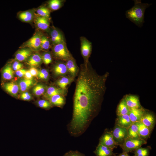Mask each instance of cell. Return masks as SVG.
I'll list each match as a JSON object with an SVG mask.
<instances>
[{
	"label": "cell",
	"mask_w": 156,
	"mask_h": 156,
	"mask_svg": "<svg viewBox=\"0 0 156 156\" xmlns=\"http://www.w3.org/2000/svg\"><path fill=\"white\" fill-rule=\"evenodd\" d=\"M109 73L100 75L89 62L81 65L77 79L73 98L72 119L67 125L71 136L83 134L101 108Z\"/></svg>",
	"instance_id": "obj_1"
},
{
	"label": "cell",
	"mask_w": 156,
	"mask_h": 156,
	"mask_svg": "<svg viewBox=\"0 0 156 156\" xmlns=\"http://www.w3.org/2000/svg\"><path fill=\"white\" fill-rule=\"evenodd\" d=\"M134 5L126 11L127 18L139 27H141L144 23V14L146 9L152 4L143 3L140 0H135Z\"/></svg>",
	"instance_id": "obj_2"
},
{
	"label": "cell",
	"mask_w": 156,
	"mask_h": 156,
	"mask_svg": "<svg viewBox=\"0 0 156 156\" xmlns=\"http://www.w3.org/2000/svg\"><path fill=\"white\" fill-rule=\"evenodd\" d=\"M146 143V142L145 140L128 137L120 146L122 149L123 152L127 153L135 150Z\"/></svg>",
	"instance_id": "obj_3"
},
{
	"label": "cell",
	"mask_w": 156,
	"mask_h": 156,
	"mask_svg": "<svg viewBox=\"0 0 156 156\" xmlns=\"http://www.w3.org/2000/svg\"><path fill=\"white\" fill-rule=\"evenodd\" d=\"M52 51L54 56L61 61H66L73 57L65 42L54 45Z\"/></svg>",
	"instance_id": "obj_4"
},
{
	"label": "cell",
	"mask_w": 156,
	"mask_h": 156,
	"mask_svg": "<svg viewBox=\"0 0 156 156\" xmlns=\"http://www.w3.org/2000/svg\"><path fill=\"white\" fill-rule=\"evenodd\" d=\"M112 133L115 141L118 145L122 144L128 137L127 129L116 125Z\"/></svg>",
	"instance_id": "obj_5"
},
{
	"label": "cell",
	"mask_w": 156,
	"mask_h": 156,
	"mask_svg": "<svg viewBox=\"0 0 156 156\" xmlns=\"http://www.w3.org/2000/svg\"><path fill=\"white\" fill-rule=\"evenodd\" d=\"M81 51L85 64L89 62L88 59L92 50L91 43L85 38H81Z\"/></svg>",
	"instance_id": "obj_6"
},
{
	"label": "cell",
	"mask_w": 156,
	"mask_h": 156,
	"mask_svg": "<svg viewBox=\"0 0 156 156\" xmlns=\"http://www.w3.org/2000/svg\"><path fill=\"white\" fill-rule=\"evenodd\" d=\"M99 144L113 149L118 146L113 138L112 132L107 131L101 136Z\"/></svg>",
	"instance_id": "obj_7"
},
{
	"label": "cell",
	"mask_w": 156,
	"mask_h": 156,
	"mask_svg": "<svg viewBox=\"0 0 156 156\" xmlns=\"http://www.w3.org/2000/svg\"><path fill=\"white\" fill-rule=\"evenodd\" d=\"M42 35L37 33L28 40L25 45L31 50L37 51L41 49V42Z\"/></svg>",
	"instance_id": "obj_8"
},
{
	"label": "cell",
	"mask_w": 156,
	"mask_h": 156,
	"mask_svg": "<svg viewBox=\"0 0 156 156\" xmlns=\"http://www.w3.org/2000/svg\"><path fill=\"white\" fill-rule=\"evenodd\" d=\"M68 72V75L75 79L78 76L79 68L77 66L75 61L73 57L65 61Z\"/></svg>",
	"instance_id": "obj_9"
},
{
	"label": "cell",
	"mask_w": 156,
	"mask_h": 156,
	"mask_svg": "<svg viewBox=\"0 0 156 156\" xmlns=\"http://www.w3.org/2000/svg\"><path fill=\"white\" fill-rule=\"evenodd\" d=\"M52 71L54 76L58 78L68 75L65 62L62 61L55 63L53 66Z\"/></svg>",
	"instance_id": "obj_10"
},
{
	"label": "cell",
	"mask_w": 156,
	"mask_h": 156,
	"mask_svg": "<svg viewBox=\"0 0 156 156\" xmlns=\"http://www.w3.org/2000/svg\"><path fill=\"white\" fill-rule=\"evenodd\" d=\"M67 92V90L62 89L56 86H50L47 87L43 96L45 99L48 100L51 96L56 94H61L65 96Z\"/></svg>",
	"instance_id": "obj_11"
},
{
	"label": "cell",
	"mask_w": 156,
	"mask_h": 156,
	"mask_svg": "<svg viewBox=\"0 0 156 156\" xmlns=\"http://www.w3.org/2000/svg\"><path fill=\"white\" fill-rule=\"evenodd\" d=\"M140 122L147 127L151 131L155 126V119L153 114L146 111Z\"/></svg>",
	"instance_id": "obj_12"
},
{
	"label": "cell",
	"mask_w": 156,
	"mask_h": 156,
	"mask_svg": "<svg viewBox=\"0 0 156 156\" xmlns=\"http://www.w3.org/2000/svg\"><path fill=\"white\" fill-rule=\"evenodd\" d=\"M124 98L129 110L142 107L139 98L137 96L129 94L126 95Z\"/></svg>",
	"instance_id": "obj_13"
},
{
	"label": "cell",
	"mask_w": 156,
	"mask_h": 156,
	"mask_svg": "<svg viewBox=\"0 0 156 156\" xmlns=\"http://www.w3.org/2000/svg\"><path fill=\"white\" fill-rule=\"evenodd\" d=\"M146 111L142 107L130 109L128 115L132 122L133 123L140 122Z\"/></svg>",
	"instance_id": "obj_14"
},
{
	"label": "cell",
	"mask_w": 156,
	"mask_h": 156,
	"mask_svg": "<svg viewBox=\"0 0 156 156\" xmlns=\"http://www.w3.org/2000/svg\"><path fill=\"white\" fill-rule=\"evenodd\" d=\"M2 87L6 92L15 97L17 96L19 90L17 83L14 82L3 83Z\"/></svg>",
	"instance_id": "obj_15"
},
{
	"label": "cell",
	"mask_w": 156,
	"mask_h": 156,
	"mask_svg": "<svg viewBox=\"0 0 156 156\" xmlns=\"http://www.w3.org/2000/svg\"><path fill=\"white\" fill-rule=\"evenodd\" d=\"M113 149L99 144L94 151L96 156H114Z\"/></svg>",
	"instance_id": "obj_16"
},
{
	"label": "cell",
	"mask_w": 156,
	"mask_h": 156,
	"mask_svg": "<svg viewBox=\"0 0 156 156\" xmlns=\"http://www.w3.org/2000/svg\"><path fill=\"white\" fill-rule=\"evenodd\" d=\"M74 79L69 75L59 78L55 83L56 86L64 90H67L68 86L74 80Z\"/></svg>",
	"instance_id": "obj_17"
},
{
	"label": "cell",
	"mask_w": 156,
	"mask_h": 156,
	"mask_svg": "<svg viewBox=\"0 0 156 156\" xmlns=\"http://www.w3.org/2000/svg\"><path fill=\"white\" fill-rule=\"evenodd\" d=\"M49 34L51 41L54 45L65 42L62 34L57 29H51L50 30Z\"/></svg>",
	"instance_id": "obj_18"
},
{
	"label": "cell",
	"mask_w": 156,
	"mask_h": 156,
	"mask_svg": "<svg viewBox=\"0 0 156 156\" xmlns=\"http://www.w3.org/2000/svg\"><path fill=\"white\" fill-rule=\"evenodd\" d=\"M53 106L62 108L66 103L65 96L61 94H56L53 96L48 100Z\"/></svg>",
	"instance_id": "obj_19"
},
{
	"label": "cell",
	"mask_w": 156,
	"mask_h": 156,
	"mask_svg": "<svg viewBox=\"0 0 156 156\" xmlns=\"http://www.w3.org/2000/svg\"><path fill=\"white\" fill-rule=\"evenodd\" d=\"M133 123L128 114H127L118 116L115 125L127 129Z\"/></svg>",
	"instance_id": "obj_20"
},
{
	"label": "cell",
	"mask_w": 156,
	"mask_h": 156,
	"mask_svg": "<svg viewBox=\"0 0 156 156\" xmlns=\"http://www.w3.org/2000/svg\"><path fill=\"white\" fill-rule=\"evenodd\" d=\"M42 62L41 55L38 53L31 54L27 61V64L34 67L39 66Z\"/></svg>",
	"instance_id": "obj_21"
},
{
	"label": "cell",
	"mask_w": 156,
	"mask_h": 156,
	"mask_svg": "<svg viewBox=\"0 0 156 156\" xmlns=\"http://www.w3.org/2000/svg\"><path fill=\"white\" fill-rule=\"evenodd\" d=\"M31 50L29 48H22L18 50L15 56L18 61L22 62L27 60L31 55Z\"/></svg>",
	"instance_id": "obj_22"
},
{
	"label": "cell",
	"mask_w": 156,
	"mask_h": 156,
	"mask_svg": "<svg viewBox=\"0 0 156 156\" xmlns=\"http://www.w3.org/2000/svg\"><path fill=\"white\" fill-rule=\"evenodd\" d=\"M33 79L30 80L26 79H19L17 83L19 88V90L22 92H26L34 84Z\"/></svg>",
	"instance_id": "obj_23"
},
{
	"label": "cell",
	"mask_w": 156,
	"mask_h": 156,
	"mask_svg": "<svg viewBox=\"0 0 156 156\" xmlns=\"http://www.w3.org/2000/svg\"><path fill=\"white\" fill-rule=\"evenodd\" d=\"M35 22L37 27L41 30H45L49 28L50 23L47 18L39 16L36 18Z\"/></svg>",
	"instance_id": "obj_24"
},
{
	"label": "cell",
	"mask_w": 156,
	"mask_h": 156,
	"mask_svg": "<svg viewBox=\"0 0 156 156\" xmlns=\"http://www.w3.org/2000/svg\"><path fill=\"white\" fill-rule=\"evenodd\" d=\"M2 78L5 80L12 79L14 76V71L12 66L9 64L6 65L1 71Z\"/></svg>",
	"instance_id": "obj_25"
},
{
	"label": "cell",
	"mask_w": 156,
	"mask_h": 156,
	"mask_svg": "<svg viewBox=\"0 0 156 156\" xmlns=\"http://www.w3.org/2000/svg\"><path fill=\"white\" fill-rule=\"evenodd\" d=\"M138 126L140 138L145 140L149 136L151 131L147 127L140 122H138Z\"/></svg>",
	"instance_id": "obj_26"
},
{
	"label": "cell",
	"mask_w": 156,
	"mask_h": 156,
	"mask_svg": "<svg viewBox=\"0 0 156 156\" xmlns=\"http://www.w3.org/2000/svg\"><path fill=\"white\" fill-rule=\"evenodd\" d=\"M129 109L127 106L125 99L123 98L120 101L118 106L116 114L117 116L128 114Z\"/></svg>",
	"instance_id": "obj_27"
},
{
	"label": "cell",
	"mask_w": 156,
	"mask_h": 156,
	"mask_svg": "<svg viewBox=\"0 0 156 156\" xmlns=\"http://www.w3.org/2000/svg\"><path fill=\"white\" fill-rule=\"evenodd\" d=\"M138 122L133 123L127 129L128 137L133 138H140L138 134Z\"/></svg>",
	"instance_id": "obj_28"
},
{
	"label": "cell",
	"mask_w": 156,
	"mask_h": 156,
	"mask_svg": "<svg viewBox=\"0 0 156 156\" xmlns=\"http://www.w3.org/2000/svg\"><path fill=\"white\" fill-rule=\"evenodd\" d=\"M34 14L31 11H26L20 13L18 15L19 19L22 21L26 23L31 21L34 18Z\"/></svg>",
	"instance_id": "obj_29"
},
{
	"label": "cell",
	"mask_w": 156,
	"mask_h": 156,
	"mask_svg": "<svg viewBox=\"0 0 156 156\" xmlns=\"http://www.w3.org/2000/svg\"><path fill=\"white\" fill-rule=\"evenodd\" d=\"M47 87L42 83H38L32 89L33 93L36 96H39L44 95Z\"/></svg>",
	"instance_id": "obj_30"
},
{
	"label": "cell",
	"mask_w": 156,
	"mask_h": 156,
	"mask_svg": "<svg viewBox=\"0 0 156 156\" xmlns=\"http://www.w3.org/2000/svg\"><path fill=\"white\" fill-rule=\"evenodd\" d=\"M48 7L52 10L55 11L59 9L62 6V1L60 0H51L48 2Z\"/></svg>",
	"instance_id": "obj_31"
},
{
	"label": "cell",
	"mask_w": 156,
	"mask_h": 156,
	"mask_svg": "<svg viewBox=\"0 0 156 156\" xmlns=\"http://www.w3.org/2000/svg\"><path fill=\"white\" fill-rule=\"evenodd\" d=\"M149 150L148 147H139L134 150V156H148Z\"/></svg>",
	"instance_id": "obj_32"
},
{
	"label": "cell",
	"mask_w": 156,
	"mask_h": 156,
	"mask_svg": "<svg viewBox=\"0 0 156 156\" xmlns=\"http://www.w3.org/2000/svg\"><path fill=\"white\" fill-rule=\"evenodd\" d=\"M37 13L39 16L49 19L50 16V12L49 10L44 7H41L37 10Z\"/></svg>",
	"instance_id": "obj_33"
},
{
	"label": "cell",
	"mask_w": 156,
	"mask_h": 156,
	"mask_svg": "<svg viewBox=\"0 0 156 156\" xmlns=\"http://www.w3.org/2000/svg\"><path fill=\"white\" fill-rule=\"evenodd\" d=\"M38 106L40 107L45 109H49L53 107L49 101L46 99H40L36 102Z\"/></svg>",
	"instance_id": "obj_34"
},
{
	"label": "cell",
	"mask_w": 156,
	"mask_h": 156,
	"mask_svg": "<svg viewBox=\"0 0 156 156\" xmlns=\"http://www.w3.org/2000/svg\"><path fill=\"white\" fill-rule=\"evenodd\" d=\"M49 72L47 69L43 68L38 70L37 77L39 79L46 81L49 79Z\"/></svg>",
	"instance_id": "obj_35"
},
{
	"label": "cell",
	"mask_w": 156,
	"mask_h": 156,
	"mask_svg": "<svg viewBox=\"0 0 156 156\" xmlns=\"http://www.w3.org/2000/svg\"><path fill=\"white\" fill-rule=\"evenodd\" d=\"M50 41L47 38L44 36L42 35L41 42V49L47 50L50 47Z\"/></svg>",
	"instance_id": "obj_36"
},
{
	"label": "cell",
	"mask_w": 156,
	"mask_h": 156,
	"mask_svg": "<svg viewBox=\"0 0 156 156\" xmlns=\"http://www.w3.org/2000/svg\"><path fill=\"white\" fill-rule=\"evenodd\" d=\"M41 55L42 62L46 65L50 64L52 62V58L51 53L49 52H45Z\"/></svg>",
	"instance_id": "obj_37"
},
{
	"label": "cell",
	"mask_w": 156,
	"mask_h": 156,
	"mask_svg": "<svg viewBox=\"0 0 156 156\" xmlns=\"http://www.w3.org/2000/svg\"><path fill=\"white\" fill-rule=\"evenodd\" d=\"M63 156H86L85 155L77 151H70Z\"/></svg>",
	"instance_id": "obj_38"
},
{
	"label": "cell",
	"mask_w": 156,
	"mask_h": 156,
	"mask_svg": "<svg viewBox=\"0 0 156 156\" xmlns=\"http://www.w3.org/2000/svg\"><path fill=\"white\" fill-rule=\"evenodd\" d=\"M20 98L24 101H29L32 99V97L30 93L26 92L22 93L20 96Z\"/></svg>",
	"instance_id": "obj_39"
},
{
	"label": "cell",
	"mask_w": 156,
	"mask_h": 156,
	"mask_svg": "<svg viewBox=\"0 0 156 156\" xmlns=\"http://www.w3.org/2000/svg\"><path fill=\"white\" fill-rule=\"evenodd\" d=\"M23 66L22 63L18 61H16L13 63L12 67L14 71H16L21 69Z\"/></svg>",
	"instance_id": "obj_40"
},
{
	"label": "cell",
	"mask_w": 156,
	"mask_h": 156,
	"mask_svg": "<svg viewBox=\"0 0 156 156\" xmlns=\"http://www.w3.org/2000/svg\"><path fill=\"white\" fill-rule=\"evenodd\" d=\"M29 70L33 77H37L38 70L35 67H31Z\"/></svg>",
	"instance_id": "obj_41"
},
{
	"label": "cell",
	"mask_w": 156,
	"mask_h": 156,
	"mask_svg": "<svg viewBox=\"0 0 156 156\" xmlns=\"http://www.w3.org/2000/svg\"><path fill=\"white\" fill-rule=\"evenodd\" d=\"M26 71L25 69H21L16 71L15 73L17 76L21 77L24 76Z\"/></svg>",
	"instance_id": "obj_42"
},
{
	"label": "cell",
	"mask_w": 156,
	"mask_h": 156,
	"mask_svg": "<svg viewBox=\"0 0 156 156\" xmlns=\"http://www.w3.org/2000/svg\"><path fill=\"white\" fill-rule=\"evenodd\" d=\"M24 76L25 79L30 80L33 79V76L29 70L26 71Z\"/></svg>",
	"instance_id": "obj_43"
},
{
	"label": "cell",
	"mask_w": 156,
	"mask_h": 156,
	"mask_svg": "<svg viewBox=\"0 0 156 156\" xmlns=\"http://www.w3.org/2000/svg\"><path fill=\"white\" fill-rule=\"evenodd\" d=\"M117 156H129V155L127 153L123 152L122 153L120 154Z\"/></svg>",
	"instance_id": "obj_44"
},
{
	"label": "cell",
	"mask_w": 156,
	"mask_h": 156,
	"mask_svg": "<svg viewBox=\"0 0 156 156\" xmlns=\"http://www.w3.org/2000/svg\"></svg>",
	"instance_id": "obj_45"
}]
</instances>
